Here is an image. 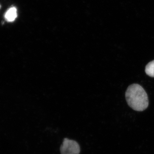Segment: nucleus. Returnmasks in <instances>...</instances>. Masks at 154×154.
Wrapping results in <instances>:
<instances>
[{"instance_id": "nucleus-1", "label": "nucleus", "mask_w": 154, "mask_h": 154, "mask_svg": "<svg viewBox=\"0 0 154 154\" xmlns=\"http://www.w3.org/2000/svg\"><path fill=\"white\" fill-rule=\"evenodd\" d=\"M125 98L128 104L134 110L143 111L149 105L147 94L140 85L133 84L127 89Z\"/></svg>"}, {"instance_id": "nucleus-2", "label": "nucleus", "mask_w": 154, "mask_h": 154, "mask_svg": "<svg viewBox=\"0 0 154 154\" xmlns=\"http://www.w3.org/2000/svg\"><path fill=\"white\" fill-rule=\"evenodd\" d=\"M60 150L61 154H79L80 147L75 141L65 138Z\"/></svg>"}, {"instance_id": "nucleus-3", "label": "nucleus", "mask_w": 154, "mask_h": 154, "mask_svg": "<svg viewBox=\"0 0 154 154\" xmlns=\"http://www.w3.org/2000/svg\"><path fill=\"white\" fill-rule=\"evenodd\" d=\"M17 10L15 8H11L7 11L5 14V19L8 22H13L17 18Z\"/></svg>"}, {"instance_id": "nucleus-4", "label": "nucleus", "mask_w": 154, "mask_h": 154, "mask_svg": "<svg viewBox=\"0 0 154 154\" xmlns=\"http://www.w3.org/2000/svg\"><path fill=\"white\" fill-rule=\"evenodd\" d=\"M145 72L149 76L154 78V60L150 62L146 66Z\"/></svg>"}]
</instances>
